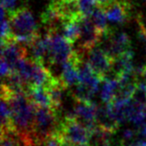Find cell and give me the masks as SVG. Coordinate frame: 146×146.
I'll use <instances>...</instances> for the list:
<instances>
[{
    "mask_svg": "<svg viewBox=\"0 0 146 146\" xmlns=\"http://www.w3.org/2000/svg\"><path fill=\"white\" fill-rule=\"evenodd\" d=\"M1 96L9 102L15 130L36 146L33 126L37 106L29 99L25 92L12 94L7 88L1 86Z\"/></svg>",
    "mask_w": 146,
    "mask_h": 146,
    "instance_id": "1",
    "label": "cell"
},
{
    "mask_svg": "<svg viewBox=\"0 0 146 146\" xmlns=\"http://www.w3.org/2000/svg\"><path fill=\"white\" fill-rule=\"evenodd\" d=\"M11 31L19 43L32 44L40 34L32 12L27 7H20L9 12Z\"/></svg>",
    "mask_w": 146,
    "mask_h": 146,
    "instance_id": "2",
    "label": "cell"
},
{
    "mask_svg": "<svg viewBox=\"0 0 146 146\" xmlns=\"http://www.w3.org/2000/svg\"><path fill=\"white\" fill-rule=\"evenodd\" d=\"M59 121L58 115L52 108L36 107L33 126V134L36 141V146L45 137L57 131Z\"/></svg>",
    "mask_w": 146,
    "mask_h": 146,
    "instance_id": "3",
    "label": "cell"
},
{
    "mask_svg": "<svg viewBox=\"0 0 146 146\" xmlns=\"http://www.w3.org/2000/svg\"><path fill=\"white\" fill-rule=\"evenodd\" d=\"M49 35V60L50 65H60L70 60L74 50L71 44L60 34L58 31L46 30Z\"/></svg>",
    "mask_w": 146,
    "mask_h": 146,
    "instance_id": "4",
    "label": "cell"
},
{
    "mask_svg": "<svg viewBox=\"0 0 146 146\" xmlns=\"http://www.w3.org/2000/svg\"><path fill=\"white\" fill-rule=\"evenodd\" d=\"M57 131L61 134L65 141L70 143L89 144L90 143L91 130L72 117H65L61 119Z\"/></svg>",
    "mask_w": 146,
    "mask_h": 146,
    "instance_id": "5",
    "label": "cell"
},
{
    "mask_svg": "<svg viewBox=\"0 0 146 146\" xmlns=\"http://www.w3.org/2000/svg\"><path fill=\"white\" fill-rule=\"evenodd\" d=\"M87 62L102 80L106 78L112 68L113 58L102 47L94 46L87 53Z\"/></svg>",
    "mask_w": 146,
    "mask_h": 146,
    "instance_id": "6",
    "label": "cell"
},
{
    "mask_svg": "<svg viewBox=\"0 0 146 146\" xmlns=\"http://www.w3.org/2000/svg\"><path fill=\"white\" fill-rule=\"evenodd\" d=\"M80 36L79 49L80 52L86 54L89 50L94 48V46L101 42L102 34L100 33L97 29L95 28L94 24L92 21L91 17L82 16L80 21Z\"/></svg>",
    "mask_w": 146,
    "mask_h": 146,
    "instance_id": "7",
    "label": "cell"
},
{
    "mask_svg": "<svg viewBox=\"0 0 146 146\" xmlns=\"http://www.w3.org/2000/svg\"><path fill=\"white\" fill-rule=\"evenodd\" d=\"M1 59L5 60L11 70L15 71L19 61L27 57L26 47L21 45V43H19L14 36L6 40H1Z\"/></svg>",
    "mask_w": 146,
    "mask_h": 146,
    "instance_id": "8",
    "label": "cell"
},
{
    "mask_svg": "<svg viewBox=\"0 0 146 146\" xmlns=\"http://www.w3.org/2000/svg\"><path fill=\"white\" fill-rule=\"evenodd\" d=\"M132 9V4L129 0H115L102 9L105 11L109 21L117 24H123L131 17Z\"/></svg>",
    "mask_w": 146,
    "mask_h": 146,
    "instance_id": "9",
    "label": "cell"
},
{
    "mask_svg": "<svg viewBox=\"0 0 146 146\" xmlns=\"http://www.w3.org/2000/svg\"><path fill=\"white\" fill-rule=\"evenodd\" d=\"M96 113L97 106L95 104L77 102V105L73 108L72 112L66 117L74 118L80 124L85 126L87 129L92 130L97 126Z\"/></svg>",
    "mask_w": 146,
    "mask_h": 146,
    "instance_id": "10",
    "label": "cell"
},
{
    "mask_svg": "<svg viewBox=\"0 0 146 146\" xmlns=\"http://www.w3.org/2000/svg\"><path fill=\"white\" fill-rule=\"evenodd\" d=\"M96 122L97 126H99L100 128L112 133L116 132L119 127V124L111 114L109 106L106 104H104L103 106H97Z\"/></svg>",
    "mask_w": 146,
    "mask_h": 146,
    "instance_id": "11",
    "label": "cell"
},
{
    "mask_svg": "<svg viewBox=\"0 0 146 146\" xmlns=\"http://www.w3.org/2000/svg\"><path fill=\"white\" fill-rule=\"evenodd\" d=\"M127 117L137 127H141L146 124V105L139 104L133 100L127 103Z\"/></svg>",
    "mask_w": 146,
    "mask_h": 146,
    "instance_id": "12",
    "label": "cell"
},
{
    "mask_svg": "<svg viewBox=\"0 0 146 146\" xmlns=\"http://www.w3.org/2000/svg\"><path fill=\"white\" fill-rule=\"evenodd\" d=\"M25 93L29 99L38 107H48L52 108V102L49 94L44 87L42 86H29Z\"/></svg>",
    "mask_w": 146,
    "mask_h": 146,
    "instance_id": "13",
    "label": "cell"
},
{
    "mask_svg": "<svg viewBox=\"0 0 146 146\" xmlns=\"http://www.w3.org/2000/svg\"><path fill=\"white\" fill-rule=\"evenodd\" d=\"M59 79L66 88H72L80 83V77L77 66L71 59L61 66V74Z\"/></svg>",
    "mask_w": 146,
    "mask_h": 146,
    "instance_id": "14",
    "label": "cell"
},
{
    "mask_svg": "<svg viewBox=\"0 0 146 146\" xmlns=\"http://www.w3.org/2000/svg\"><path fill=\"white\" fill-rule=\"evenodd\" d=\"M118 79H105L100 88V97L104 104H112L118 90Z\"/></svg>",
    "mask_w": 146,
    "mask_h": 146,
    "instance_id": "15",
    "label": "cell"
},
{
    "mask_svg": "<svg viewBox=\"0 0 146 146\" xmlns=\"http://www.w3.org/2000/svg\"><path fill=\"white\" fill-rule=\"evenodd\" d=\"M83 16V15H82ZM74 19V20H70L64 21L63 28H62V35L70 42L71 44H73L80 39V19Z\"/></svg>",
    "mask_w": 146,
    "mask_h": 146,
    "instance_id": "16",
    "label": "cell"
},
{
    "mask_svg": "<svg viewBox=\"0 0 146 146\" xmlns=\"http://www.w3.org/2000/svg\"><path fill=\"white\" fill-rule=\"evenodd\" d=\"M72 88L73 90L71 92V94L72 97L76 100V102L93 103V99L96 93H94L90 87L80 82Z\"/></svg>",
    "mask_w": 146,
    "mask_h": 146,
    "instance_id": "17",
    "label": "cell"
},
{
    "mask_svg": "<svg viewBox=\"0 0 146 146\" xmlns=\"http://www.w3.org/2000/svg\"><path fill=\"white\" fill-rule=\"evenodd\" d=\"M91 19H92L93 23L95 26V28H96L98 32L102 34V37H103L104 34H105L109 29L108 27H107V23H106L107 18H106L105 11L99 7H95L94 12L91 15Z\"/></svg>",
    "mask_w": 146,
    "mask_h": 146,
    "instance_id": "18",
    "label": "cell"
},
{
    "mask_svg": "<svg viewBox=\"0 0 146 146\" xmlns=\"http://www.w3.org/2000/svg\"><path fill=\"white\" fill-rule=\"evenodd\" d=\"M131 99L139 104L146 105V82H138Z\"/></svg>",
    "mask_w": 146,
    "mask_h": 146,
    "instance_id": "19",
    "label": "cell"
},
{
    "mask_svg": "<svg viewBox=\"0 0 146 146\" xmlns=\"http://www.w3.org/2000/svg\"><path fill=\"white\" fill-rule=\"evenodd\" d=\"M80 12L84 16L91 17L97 6V0H79Z\"/></svg>",
    "mask_w": 146,
    "mask_h": 146,
    "instance_id": "20",
    "label": "cell"
},
{
    "mask_svg": "<svg viewBox=\"0 0 146 146\" xmlns=\"http://www.w3.org/2000/svg\"><path fill=\"white\" fill-rule=\"evenodd\" d=\"M17 0H2V7L6 9L7 13L14 10V7L16 5Z\"/></svg>",
    "mask_w": 146,
    "mask_h": 146,
    "instance_id": "21",
    "label": "cell"
},
{
    "mask_svg": "<svg viewBox=\"0 0 146 146\" xmlns=\"http://www.w3.org/2000/svg\"><path fill=\"white\" fill-rule=\"evenodd\" d=\"M92 146H112V141H102V143H96L94 145Z\"/></svg>",
    "mask_w": 146,
    "mask_h": 146,
    "instance_id": "22",
    "label": "cell"
},
{
    "mask_svg": "<svg viewBox=\"0 0 146 146\" xmlns=\"http://www.w3.org/2000/svg\"><path fill=\"white\" fill-rule=\"evenodd\" d=\"M140 1H141V2H143V3H146V0H140Z\"/></svg>",
    "mask_w": 146,
    "mask_h": 146,
    "instance_id": "23",
    "label": "cell"
}]
</instances>
